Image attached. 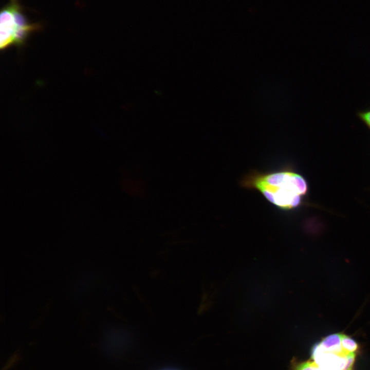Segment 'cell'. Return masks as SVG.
I'll return each instance as SVG.
<instances>
[{"mask_svg": "<svg viewBox=\"0 0 370 370\" xmlns=\"http://www.w3.org/2000/svg\"><path fill=\"white\" fill-rule=\"evenodd\" d=\"M359 349L357 342L343 332L330 334L312 348L311 370H354Z\"/></svg>", "mask_w": 370, "mask_h": 370, "instance_id": "obj_2", "label": "cell"}, {"mask_svg": "<svg viewBox=\"0 0 370 370\" xmlns=\"http://www.w3.org/2000/svg\"><path fill=\"white\" fill-rule=\"evenodd\" d=\"M359 118L370 130V109L359 111L357 113Z\"/></svg>", "mask_w": 370, "mask_h": 370, "instance_id": "obj_4", "label": "cell"}, {"mask_svg": "<svg viewBox=\"0 0 370 370\" xmlns=\"http://www.w3.org/2000/svg\"><path fill=\"white\" fill-rule=\"evenodd\" d=\"M244 188L254 190L278 209L289 212L304 204L308 184L291 165L262 172L252 170L240 181Z\"/></svg>", "mask_w": 370, "mask_h": 370, "instance_id": "obj_1", "label": "cell"}, {"mask_svg": "<svg viewBox=\"0 0 370 370\" xmlns=\"http://www.w3.org/2000/svg\"><path fill=\"white\" fill-rule=\"evenodd\" d=\"M17 0L10 2L1 9L0 14L1 48L23 45L32 32L41 28L39 23H30L22 11Z\"/></svg>", "mask_w": 370, "mask_h": 370, "instance_id": "obj_3", "label": "cell"}]
</instances>
